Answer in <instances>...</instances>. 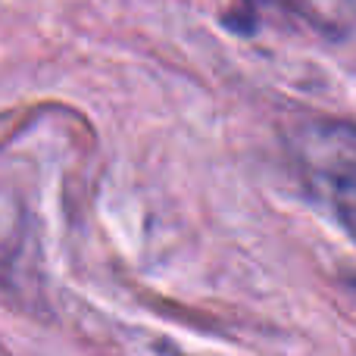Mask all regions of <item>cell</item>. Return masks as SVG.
<instances>
[{
	"label": "cell",
	"instance_id": "6da1fadb",
	"mask_svg": "<svg viewBox=\"0 0 356 356\" xmlns=\"http://www.w3.org/2000/svg\"><path fill=\"white\" fill-rule=\"evenodd\" d=\"M303 188L356 244V122L309 119L291 138Z\"/></svg>",
	"mask_w": 356,
	"mask_h": 356
},
{
	"label": "cell",
	"instance_id": "7a4b0ae2",
	"mask_svg": "<svg viewBox=\"0 0 356 356\" xmlns=\"http://www.w3.org/2000/svg\"><path fill=\"white\" fill-rule=\"evenodd\" d=\"M266 13H291V16H300L303 6H300V0H238L232 10L222 13V25L241 38H250L259 31Z\"/></svg>",
	"mask_w": 356,
	"mask_h": 356
}]
</instances>
